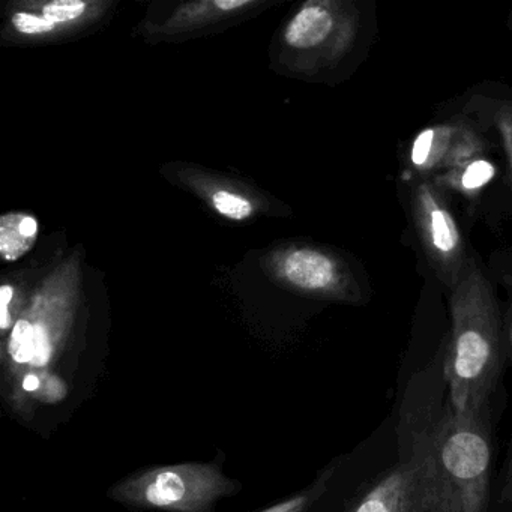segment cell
<instances>
[{
	"mask_svg": "<svg viewBox=\"0 0 512 512\" xmlns=\"http://www.w3.org/2000/svg\"><path fill=\"white\" fill-rule=\"evenodd\" d=\"M250 4L251 0H217L215 7L220 8L221 11H233Z\"/></svg>",
	"mask_w": 512,
	"mask_h": 512,
	"instance_id": "18",
	"label": "cell"
},
{
	"mask_svg": "<svg viewBox=\"0 0 512 512\" xmlns=\"http://www.w3.org/2000/svg\"><path fill=\"white\" fill-rule=\"evenodd\" d=\"M482 137L464 122H446L424 128L410 143L407 166L418 179L448 172L484 155Z\"/></svg>",
	"mask_w": 512,
	"mask_h": 512,
	"instance_id": "5",
	"label": "cell"
},
{
	"mask_svg": "<svg viewBox=\"0 0 512 512\" xmlns=\"http://www.w3.org/2000/svg\"><path fill=\"white\" fill-rule=\"evenodd\" d=\"M212 205L221 215L235 221L247 220L254 212L250 200L229 191H217L212 196Z\"/></svg>",
	"mask_w": 512,
	"mask_h": 512,
	"instance_id": "12",
	"label": "cell"
},
{
	"mask_svg": "<svg viewBox=\"0 0 512 512\" xmlns=\"http://www.w3.org/2000/svg\"><path fill=\"white\" fill-rule=\"evenodd\" d=\"M412 467L406 460L386 472L349 512H412Z\"/></svg>",
	"mask_w": 512,
	"mask_h": 512,
	"instance_id": "8",
	"label": "cell"
},
{
	"mask_svg": "<svg viewBox=\"0 0 512 512\" xmlns=\"http://www.w3.org/2000/svg\"><path fill=\"white\" fill-rule=\"evenodd\" d=\"M334 473L335 466H329L317 476L313 484L260 512H307L328 491Z\"/></svg>",
	"mask_w": 512,
	"mask_h": 512,
	"instance_id": "11",
	"label": "cell"
},
{
	"mask_svg": "<svg viewBox=\"0 0 512 512\" xmlns=\"http://www.w3.org/2000/svg\"><path fill=\"white\" fill-rule=\"evenodd\" d=\"M445 391L443 376L422 374L401 407L398 443L412 467V512H488L487 415H457Z\"/></svg>",
	"mask_w": 512,
	"mask_h": 512,
	"instance_id": "1",
	"label": "cell"
},
{
	"mask_svg": "<svg viewBox=\"0 0 512 512\" xmlns=\"http://www.w3.org/2000/svg\"><path fill=\"white\" fill-rule=\"evenodd\" d=\"M503 338H505L506 355L512 356V308H509L508 316L503 322Z\"/></svg>",
	"mask_w": 512,
	"mask_h": 512,
	"instance_id": "17",
	"label": "cell"
},
{
	"mask_svg": "<svg viewBox=\"0 0 512 512\" xmlns=\"http://www.w3.org/2000/svg\"><path fill=\"white\" fill-rule=\"evenodd\" d=\"M13 25L20 34L25 35L49 34L56 28V25H53L46 17L29 13L14 14Z\"/></svg>",
	"mask_w": 512,
	"mask_h": 512,
	"instance_id": "15",
	"label": "cell"
},
{
	"mask_svg": "<svg viewBox=\"0 0 512 512\" xmlns=\"http://www.w3.org/2000/svg\"><path fill=\"white\" fill-rule=\"evenodd\" d=\"M494 124L502 137L503 149L508 160L509 175L512 181V103H502L494 115Z\"/></svg>",
	"mask_w": 512,
	"mask_h": 512,
	"instance_id": "14",
	"label": "cell"
},
{
	"mask_svg": "<svg viewBox=\"0 0 512 512\" xmlns=\"http://www.w3.org/2000/svg\"><path fill=\"white\" fill-rule=\"evenodd\" d=\"M88 5L82 0H58L47 4L43 8V16L53 23V25H61V23L73 22L85 14Z\"/></svg>",
	"mask_w": 512,
	"mask_h": 512,
	"instance_id": "13",
	"label": "cell"
},
{
	"mask_svg": "<svg viewBox=\"0 0 512 512\" xmlns=\"http://www.w3.org/2000/svg\"><path fill=\"white\" fill-rule=\"evenodd\" d=\"M218 461L151 467L110 488V499L133 509L158 512H212L220 500L241 490Z\"/></svg>",
	"mask_w": 512,
	"mask_h": 512,
	"instance_id": "3",
	"label": "cell"
},
{
	"mask_svg": "<svg viewBox=\"0 0 512 512\" xmlns=\"http://www.w3.org/2000/svg\"><path fill=\"white\" fill-rule=\"evenodd\" d=\"M502 497L505 502L512 503V470L509 472L508 481H506L505 488H503Z\"/></svg>",
	"mask_w": 512,
	"mask_h": 512,
	"instance_id": "19",
	"label": "cell"
},
{
	"mask_svg": "<svg viewBox=\"0 0 512 512\" xmlns=\"http://www.w3.org/2000/svg\"><path fill=\"white\" fill-rule=\"evenodd\" d=\"M356 17L328 4H308L286 29V43L293 49L311 50L328 43L331 38L352 41Z\"/></svg>",
	"mask_w": 512,
	"mask_h": 512,
	"instance_id": "7",
	"label": "cell"
},
{
	"mask_svg": "<svg viewBox=\"0 0 512 512\" xmlns=\"http://www.w3.org/2000/svg\"><path fill=\"white\" fill-rule=\"evenodd\" d=\"M451 334L443 353V379L457 415H487L506 358L503 322L493 287L475 257L449 292Z\"/></svg>",
	"mask_w": 512,
	"mask_h": 512,
	"instance_id": "2",
	"label": "cell"
},
{
	"mask_svg": "<svg viewBox=\"0 0 512 512\" xmlns=\"http://www.w3.org/2000/svg\"><path fill=\"white\" fill-rule=\"evenodd\" d=\"M283 272L287 281L298 289L328 293L350 302L361 299V290L343 263L323 251L313 248L292 251L284 259Z\"/></svg>",
	"mask_w": 512,
	"mask_h": 512,
	"instance_id": "6",
	"label": "cell"
},
{
	"mask_svg": "<svg viewBox=\"0 0 512 512\" xmlns=\"http://www.w3.org/2000/svg\"><path fill=\"white\" fill-rule=\"evenodd\" d=\"M503 280H505V283L508 284V286L512 289V275H506Z\"/></svg>",
	"mask_w": 512,
	"mask_h": 512,
	"instance_id": "20",
	"label": "cell"
},
{
	"mask_svg": "<svg viewBox=\"0 0 512 512\" xmlns=\"http://www.w3.org/2000/svg\"><path fill=\"white\" fill-rule=\"evenodd\" d=\"M14 298V289L4 284L0 289V329L7 332L13 329V316L10 313L11 301Z\"/></svg>",
	"mask_w": 512,
	"mask_h": 512,
	"instance_id": "16",
	"label": "cell"
},
{
	"mask_svg": "<svg viewBox=\"0 0 512 512\" xmlns=\"http://www.w3.org/2000/svg\"><path fill=\"white\" fill-rule=\"evenodd\" d=\"M410 209L422 251L440 283L455 289L469 254L445 190L436 182L418 179L410 193Z\"/></svg>",
	"mask_w": 512,
	"mask_h": 512,
	"instance_id": "4",
	"label": "cell"
},
{
	"mask_svg": "<svg viewBox=\"0 0 512 512\" xmlns=\"http://www.w3.org/2000/svg\"><path fill=\"white\" fill-rule=\"evenodd\" d=\"M496 176V166L493 161L484 155L472 158L448 172L437 175L436 184L439 187L451 188L452 191L473 197L479 191L484 190Z\"/></svg>",
	"mask_w": 512,
	"mask_h": 512,
	"instance_id": "10",
	"label": "cell"
},
{
	"mask_svg": "<svg viewBox=\"0 0 512 512\" xmlns=\"http://www.w3.org/2000/svg\"><path fill=\"white\" fill-rule=\"evenodd\" d=\"M37 218L28 214H5L0 218V254L5 262H16L34 248L38 238Z\"/></svg>",
	"mask_w": 512,
	"mask_h": 512,
	"instance_id": "9",
	"label": "cell"
}]
</instances>
